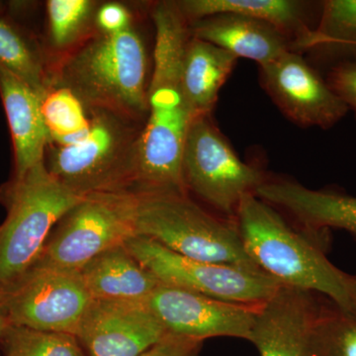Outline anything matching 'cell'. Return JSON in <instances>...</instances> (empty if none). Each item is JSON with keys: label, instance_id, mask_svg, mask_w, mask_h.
<instances>
[{"label": "cell", "instance_id": "30bf717a", "mask_svg": "<svg viewBox=\"0 0 356 356\" xmlns=\"http://www.w3.org/2000/svg\"><path fill=\"white\" fill-rule=\"evenodd\" d=\"M11 325L76 336L93 299L79 270L36 264L3 288Z\"/></svg>", "mask_w": 356, "mask_h": 356}, {"label": "cell", "instance_id": "4fadbf2b", "mask_svg": "<svg viewBox=\"0 0 356 356\" xmlns=\"http://www.w3.org/2000/svg\"><path fill=\"white\" fill-rule=\"evenodd\" d=\"M168 334L145 302L93 300L76 337L88 356H140Z\"/></svg>", "mask_w": 356, "mask_h": 356}, {"label": "cell", "instance_id": "7c38bea8", "mask_svg": "<svg viewBox=\"0 0 356 356\" xmlns=\"http://www.w3.org/2000/svg\"><path fill=\"white\" fill-rule=\"evenodd\" d=\"M259 70L266 92L300 126L327 130L350 111L322 74L296 51H287Z\"/></svg>", "mask_w": 356, "mask_h": 356}, {"label": "cell", "instance_id": "d6986e66", "mask_svg": "<svg viewBox=\"0 0 356 356\" xmlns=\"http://www.w3.org/2000/svg\"><path fill=\"white\" fill-rule=\"evenodd\" d=\"M238 60L224 49L191 37L182 63V86L196 116H210Z\"/></svg>", "mask_w": 356, "mask_h": 356}, {"label": "cell", "instance_id": "4dcf8cb0", "mask_svg": "<svg viewBox=\"0 0 356 356\" xmlns=\"http://www.w3.org/2000/svg\"><path fill=\"white\" fill-rule=\"evenodd\" d=\"M353 312L356 313V275H353Z\"/></svg>", "mask_w": 356, "mask_h": 356}, {"label": "cell", "instance_id": "f1b7e54d", "mask_svg": "<svg viewBox=\"0 0 356 356\" xmlns=\"http://www.w3.org/2000/svg\"><path fill=\"white\" fill-rule=\"evenodd\" d=\"M202 341L168 334L140 356H199Z\"/></svg>", "mask_w": 356, "mask_h": 356}, {"label": "cell", "instance_id": "d4e9b609", "mask_svg": "<svg viewBox=\"0 0 356 356\" xmlns=\"http://www.w3.org/2000/svg\"><path fill=\"white\" fill-rule=\"evenodd\" d=\"M3 356H88L76 336L11 325L2 337Z\"/></svg>", "mask_w": 356, "mask_h": 356}, {"label": "cell", "instance_id": "7a4b0ae2", "mask_svg": "<svg viewBox=\"0 0 356 356\" xmlns=\"http://www.w3.org/2000/svg\"><path fill=\"white\" fill-rule=\"evenodd\" d=\"M235 222L248 257L267 275L353 312V275L334 266L317 243L325 232L296 231L255 194L242 199Z\"/></svg>", "mask_w": 356, "mask_h": 356}, {"label": "cell", "instance_id": "484cf974", "mask_svg": "<svg viewBox=\"0 0 356 356\" xmlns=\"http://www.w3.org/2000/svg\"><path fill=\"white\" fill-rule=\"evenodd\" d=\"M51 43L58 50L76 44L95 17V2L49 0L46 4Z\"/></svg>", "mask_w": 356, "mask_h": 356}, {"label": "cell", "instance_id": "6da1fadb", "mask_svg": "<svg viewBox=\"0 0 356 356\" xmlns=\"http://www.w3.org/2000/svg\"><path fill=\"white\" fill-rule=\"evenodd\" d=\"M156 42L147 88V120L136 146L130 191L188 193L182 154L194 114L182 86V63L191 37L177 2H159L152 11Z\"/></svg>", "mask_w": 356, "mask_h": 356}, {"label": "cell", "instance_id": "ba28073f", "mask_svg": "<svg viewBox=\"0 0 356 356\" xmlns=\"http://www.w3.org/2000/svg\"><path fill=\"white\" fill-rule=\"evenodd\" d=\"M182 175L187 191L233 221L242 199L255 194L267 180L264 172L240 159L210 116L198 117L191 125Z\"/></svg>", "mask_w": 356, "mask_h": 356}, {"label": "cell", "instance_id": "5b68a950", "mask_svg": "<svg viewBox=\"0 0 356 356\" xmlns=\"http://www.w3.org/2000/svg\"><path fill=\"white\" fill-rule=\"evenodd\" d=\"M138 195L137 236L188 259L262 271L245 252L233 220L214 216L188 193Z\"/></svg>", "mask_w": 356, "mask_h": 356}, {"label": "cell", "instance_id": "ffe728a7", "mask_svg": "<svg viewBox=\"0 0 356 356\" xmlns=\"http://www.w3.org/2000/svg\"><path fill=\"white\" fill-rule=\"evenodd\" d=\"M177 6L189 23L232 13L264 21L284 33H294L296 40L311 31L306 25L305 6L292 0H184Z\"/></svg>", "mask_w": 356, "mask_h": 356}, {"label": "cell", "instance_id": "7402d4cb", "mask_svg": "<svg viewBox=\"0 0 356 356\" xmlns=\"http://www.w3.org/2000/svg\"><path fill=\"white\" fill-rule=\"evenodd\" d=\"M0 67L29 86L43 99L51 89L49 65L38 42L0 7Z\"/></svg>", "mask_w": 356, "mask_h": 356}, {"label": "cell", "instance_id": "83f0119b", "mask_svg": "<svg viewBox=\"0 0 356 356\" xmlns=\"http://www.w3.org/2000/svg\"><path fill=\"white\" fill-rule=\"evenodd\" d=\"M95 21L102 34H116L132 27V17L128 9L117 2H108L98 7Z\"/></svg>", "mask_w": 356, "mask_h": 356}, {"label": "cell", "instance_id": "2e32d148", "mask_svg": "<svg viewBox=\"0 0 356 356\" xmlns=\"http://www.w3.org/2000/svg\"><path fill=\"white\" fill-rule=\"evenodd\" d=\"M0 96L14 154L13 179L44 163L51 144L41 110V97L29 86L0 67Z\"/></svg>", "mask_w": 356, "mask_h": 356}, {"label": "cell", "instance_id": "52a82bcc", "mask_svg": "<svg viewBox=\"0 0 356 356\" xmlns=\"http://www.w3.org/2000/svg\"><path fill=\"white\" fill-rule=\"evenodd\" d=\"M139 195L128 191L86 194L56 225L36 264L79 270L137 236Z\"/></svg>", "mask_w": 356, "mask_h": 356}, {"label": "cell", "instance_id": "5bb4252c", "mask_svg": "<svg viewBox=\"0 0 356 356\" xmlns=\"http://www.w3.org/2000/svg\"><path fill=\"white\" fill-rule=\"evenodd\" d=\"M320 301L314 293L278 288L259 307L250 337L259 356H311V330Z\"/></svg>", "mask_w": 356, "mask_h": 356}, {"label": "cell", "instance_id": "ac0fdd59", "mask_svg": "<svg viewBox=\"0 0 356 356\" xmlns=\"http://www.w3.org/2000/svg\"><path fill=\"white\" fill-rule=\"evenodd\" d=\"M79 271L98 301L145 302L161 283L125 245L102 252Z\"/></svg>", "mask_w": 356, "mask_h": 356}, {"label": "cell", "instance_id": "8992f818", "mask_svg": "<svg viewBox=\"0 0 356 356\" xmlns=\"http://www.w3.org/2000/svg\"><path fill=\"white\" fill-rule=\"evenodd\" d=\"M88 132L67 146L50 144L47 168L79 195L97 191H130L136 146V123L103 111L88 112Z\"/></svg>", "mask_w": 356, "mask_h": 356}, {"label": "cell", "instance_id": "cb8c5ba5", "mask_svg": "<svg viewBox=\"0 0 356 356\" xmlns=\"http://www.w3.org/2000/svg\"><path fill=\"white\" fill-rule=\"evenodd\" d=\"M42 115L51 144H74L88 132L90 119L81 100L70 89L51 88L41 100Z\"/></svg>", "mask_w": 356, "mask_h": 356}, {"label": "cell", "instance_id": "f546056e", "mask_svg": "<svg viewBox=\"0 0 356 356\" xmlns=\"http://www.w3.org/2000/svg\"><path fill=\"white\" fill-rule=\"evenodd\" d=\"M11 325H13L9 321L6 310V292H4L3 288H0V341Z\"/></svg>", "mask_w": 356, "mask_h": 356}, {"label": "cell", "instance_id": "9c48e42d", "mask_svg": "<svg viewBox=\"0 0 356 356\" xmlns=\"http://www.w3.org/2000/svg\"><path fill=\"white\" fill-rule=\"evenodd\" d=\"M125 245L159 282L211 298L261 305L282 286L264 271L188 259L145 236H133Z\"/></svg>", "mask_w": 356, "mask_h": 356}, {"label": "cell", "instance_id": "8fae6325", "mask_svg": "<svg viewBox=\"0 0 356 356\" xmlns=\"http://www.w3.org/2000/svg\"><path fill=\"white\" fill-rule=\"evenodd\" d=\"M145 303L168 334L202 343L213 337L250 341L261 307L211 298L163 283Z\"/></svg>", "mask_w": 356, "mask_h": 356}, {"label": "cell", "instance_id": "3957f363", "mask_svg": "<svg viewBox=\"0 0 356 356\" xmlns=\"http://www.w3.org/2000/svg\"><path fill=\"white\" fill-rule=\"evenodd\" d=\"M147 58L138 31L100 34L49 69L51 88L70 89L86 111L137 124L147 115Z\"/></svg>", "mask_w": 356, "mask_h": 356}, {"label": "cell", "instance_id": "4316f807", "mask_svg": "<svg viewBox=\"0 0 356 356\" xmlns=\"http://www.w3.org/2000/svg\"><path fill=\"white\" fill-rule=\"evenodd\" d=\"M325 81L356 118V62L337 65L327 72Z\"/></svg>", "mask_w": 356, "mask_h": 356}, {"label": "cell", "instance_id": "e0dca14e", "mask_svg": "<svg viewBox=\"0 0 356 356\" xmlns=\"http://www.w3.org/2000/svg\"><path fill=\"white\" fill-rule=\"evenodd\" d=\"M191 36L261 65L292 51L287 35L264 21L222 13L189 23Z\"/></svg>", "mask_w": 356, "mask_h": 356}, {"label": "cell", "instance_id": "9a60e30c", "mask_svg": "<svg viewBox=\"0 0 356 356\" xmlns=\"http://www.w3.org/2000/svg\"><path fill=\"white\" fill-rule=\"evenodd\" d=\"M255 195L286 210L311 233L343 229L356 238V196L341 192L313 191L288 180H266Z\"/></svg>", "mask_w": 356, "mask_h": 356}, {"label": "cell", "instance_id": "603a6c76", "mask_svg": "<svg viewBox=\"0 0 356 356\" xmlns=\"http://www.w3.org/2000/svg\"><path fill=\"white\" fill-rule=\"evenodd\" d=\"M311 356H356V313L322 297L312 325Z\"/></svg>", "mask_w": 356, "mask_h": 356}, {"label": "cell", "instance_id": "44dd1931", "mask_svg": "<svg viewBox=\"0 0 356 356\" xmlns=\"http://www.w3.org/2000/svg\"><path fill=\"white\" fill-rule=\"evenodd\" d=\"M294 46L320 54L329 70L341 63L356 62V0L323 2L318 27Z\"/></svg>", "mask_w": 356, "mask_h": 356}, {"label": "cell", "instance_id": "277c9868", "mask_svg": "<svg viewBox=\"0 0 356 356\" xmlns=\"http://www.w3.org/2000/svg\"><path fill=\"white\" fill-rule=\"evenodd\" d=\"M83 196L58 181L44 161L0 188L7 210L0 225V288L36 264L56 225Z\"/></svg>", "mask_w": 356, "mask_h": 356}]
</instances>
